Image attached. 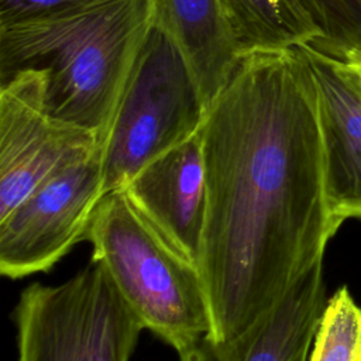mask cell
Returning <instances> with one entry per match:
<instances>
[{
    "instance_id": "obj_13",
    "label": "cell",
    "mask_w": 361,
    "mask_h": 361,
    "mask_svg": "<svg viewBox=\"0 0 361 361\" xmlns=\"http://www.w3.org/2000/svg\"><path fill=\"white\" fill-rule=\"evenodd\" d=\"M307 361H361V307L347 286L326 300Z\"/></svg>"
},
{
    "instance_id": "obj_11",
    "label": "cell",
    "mask_w": 361,
    "mask_h": 361,
    "mask_svg": "<svg viewBox=\"0 0 361 361\" xmlns=\"http://www.w3.org/2000/svg\"><path fill=\"white\" fill-rule=\"evenodd\" d=\"M155 25L180 49L206 109L243 55L217 0H154Z\"/></svg>"
},
{
    "instance_id": "obj_1",
    "label": "cell",
    "mask_w": 361,
    "mask_h": 361,
    "mask_svg": "<svg viewBox=\"0 0 361 361\" xmlns=\"http://www.w3.org/2000/svg\"><path fill=\"white\" fill-rule=\"evenodd\" d=\"M199 272L221 348L247 340L323 261L338 221L324 189L317 93L298 48L243 54L200 128Z\"/></svg>"
},
{
    "instance_id": "obj_2",
    "label": "cell",
    "mask_w": 361,
    "mask_h": 361,
    "mask_svg": "<svg viewBox=\"0 0 361 361\" xmlns=\"http://www.w3.org/2000/svg\"><path fill=\"white\" fill-rule=\"evenodd\" d=\"M154 25V0H107L0 27V79L42 72L45 111L102 144Z\"/></svg>"
},
{
    "instance_id": "obj_3",
    "label": "cell",
    "mask_w": 361,
    "mask_h": 361,
    "mask_svg": "<svg viewBox=\"0 0 361 361\" xmlns=\"http://www.w3.org/2000/svg\"><path fill=\"white\" fill-rule=\"evenodd\" d=\"M86 241L142 329L176 353L212 334L199 268L130 202L123 189L97 203Z\"/></svg>"
},
{
    "instance_id": "obj_8",
    "label": "cell",
    "mask_w": 361,
    "mask_h": 361,
    "mask_svg": "<svg viewBox=\"0 0 361 361\" xmlns=\"http://www.w3.org/2000/svg\"><path fill=\"white\" fill-rule=\"evenodd\" d=\"M314 82L327 204L338 221L361 220V83L340 58L298 48Z\"/></svg>"
},
{
    "instance_id": "obj_15",
    "label": "cell",
    "mask_w": 361,
    "mask_h": 361,
    "mask_svg": "<svg viewBox=\"0 0 361 361\" xmlns=\"http://www.w3.org/2000/svg\"><path fill=\"white\" fill-rule=\"evenodd\" d=\"M107 0H0V27L47 18Z\"/></svg>"
},
{
    "instance_id": "obj_5",
    "label": "cell",
    "mask_w": 361,
    "mask_h": 361,
    "mask_svg": "<svg viewBox=\"0 0 361 361\" xmlns=\"http://www.w3.org/2000/svg\"><path fill=\"white\" fill-rule=\"evenodd\" d=\"M11 317L17 361H130L144 330L94 261L62 283L28 285Z\"/></svg>"
},
{
    "instance_id": "obj_4",
    "label": "cell",
    "mask_w": 361,
    "mask_h": 361,
    "mask_svg": "<svg viewBox=\"0 0 361 361\" xmlns=\"http://www.w3.org/2000/svg\"><path fill=\"white\" fill-rule=\"evenodd\" d=\"M207 109L173 39L154 25L100 144L104 195L202 128Z\"/></svg>"
},
{
    "instance_id": "obj_14",
    "label": "cell",
    "mask_w": 361,
    "mask_h": 361,
    "mask_svg": "<svg viewBox=\"0 0 361 361\" xmlns=\"http://www.w3.org/2000/svg\"><path fill=\"white\" fill-rule=\"evenodd\" d=\"M302 1L322 34L316 49L341 58L347 51L361 48V0Z\"/></svg>"
},
{
    "instance_id": "obj_16",
    "label": "cell",
    "mask_w": 361,
    "mask_h": 361,
    "mask_svg": "<svg viewBox=\"0 0 361 361\" xmlns=\"http://www.w3.org/2000/svg\"><path fill=\"white\" fill-rule=\"evenodd\" d=\"M340 59L344 63V66L361 83V48H353V49L347 51Z\"/></svg>"
},
{
    "instance_id": "obj_6",
    "label": "cell",
    "mask_w": 361,
    "mask_h": 361,
    "mask_svg": "<svg viewBox=\"0 0 361 361\" xmlns=\"http://www.w3.org/2000/svg\"><path fill=\"white\" fill-rule=\"evenodd\" d=\"M100 149L99 137L52 118L44 75L21 71L0 87V219L42 183Z\"/></svg>"
},
{
    "instance_id": "obj_12",
    "label": "cell",
    "mask_w": 361,
    "mask_h": 361,
    "mask_svg": "<svg viewBox=\"0 0 361 361\" xmlns=\"http://www.w3.org/2000/svg\"><path fill=\"white\" fill-rule=\"evenodd\" d=\"M241 54L317 45L322 34L302 0H217Z\"/></svg>"
},
{
    "instance_id": "obj_9",
    "label": "cell",
    "mask_w": 361,
    "mask_h": 361,
    "mask_svg": "<svg viewBox=\"0 0 361 361\" xmlns=\"http://www.w3.org/2000/svg\"><path fill=\"white\" fill-rule=\"evenodd\" d=\"M123 190L175 248L199 264L206 216V171L200 130L145 165Z\"/></svg>"
},
{
    "instance_id": "obj_10",
    "label": "cell",
    "mask_w": 361,
    "mask_h": 361,
    "mask_svg": "<svg viewBox=\"0 0 361 361\" xmlns=\"http://www.w3.org/2000/svg\"><path fill=\"white\" fill-rule=\"evenodd\" d=\"M326 300L323 261H319L247 340L221 348L203 337L178 351L179 361H307Z\"/></svg>"
},
{
    "instance_id": "obj_7",
    "label": "cell",
    "mask_w": 361,
    "mask_h": 361,
    "mask_svg": "<svg viewBox=\"0 0 361 361\" xmlns=\"http://www.w3.org/2000/svg\"><path fill=\"white\" fill-rule=\"evenodd\" d=\"M104 196L100 149L55 175L0 219V274L21 279L48 272L86 241Z\"/></svg>"
}]
</instances>
